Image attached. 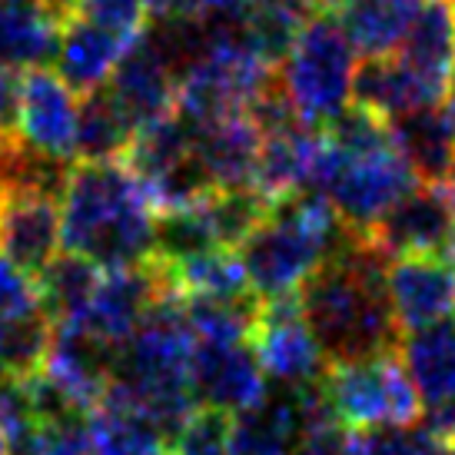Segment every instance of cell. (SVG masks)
Listing matches in <instances>:
<instances>
[{"instance_id": "12", "label": "cell", "mask_w": 455, "mask_h": 455, "mask_svg": "<svg viewBox=\"0 0 455 455\" xmlns=\"http://www.w3.org/2000/svg\"><path fill=\"white\" fill-rule=\"evenodd\" d=\"M114 359L116 346L100 339L80 319H70V323H57L53 326L51 353L44 359L40 372L51 376L90 416V409H97L107 399V392H110Z\"/></svg>"}, {"instance_id": "30", "label": "cell", "mask_w": 455, "mask_h": 455, "mask_svg": "<svg viewBox=\"0 0 455 455\" xmlns=\"http://www.w3.org/2000/svg\"><path fill=\"white\" fill-rule=\"evenodd\" d=\"M74 17H84L127 40H140L147 34V20L153 13L150 0H76Z\"/></svg>"}, {"instance_id": "3", "label": "cell", "mask_w": 455, "mask_h": 455, "mask_svg": "<svg viewBox=\"0 0 455 455\" xmlns=\"http://www.w3.org/2000/svg\"><path fill=\"white\" fill-rule=\"evenodd\" d=\"M64 250L110 273L156 250V210L127 164H74L60 200Z\"/></svg>"}, {"instance_id": "9", "label": "cell", "mask_w": 455, "mask_h": 455, "mask_svg": "<svg viewBox=\"0 0 455 455\" xmlns=\"http://www.w3.org/2000/svg\"><path fill=\"white\" fill-rule=\"evenodd\" d=\"M76 127L80 97L57 76V70L44 67L20 74L17 137L27 150L60 164H76Z\"/></svg>"}, {"instance_id": "15", "label": "cell", "mask_w": 455, "mask_h": 455, "mask_svg": "<svg viewBox=\"0 0 455 455\" xmlns=\"http://www.w3.org/2000/svg\"><path fill=\"white\" fill-rule=\"evenodd\" d=\"M455 236L452 203L443 187L422 183L392 210L366 240L395 259V256H439Z\"/></svg>"}, {"instance_id": "23", "label": "cell", "mask_w": 455, "mask_h": 455, "mask_svg": "<svg viewBox=\"0 0 455 455\" xmlns=\"http://www.w3.org/2000/svg\"><path fill=\"white\" fill-rule=\"evenodd\" d=\"M133 140H137V127L116 107L110 90L100 87L80 97L76 164H124Z\"/></svg>"}, {"instance_id": "6", "label": "cell", "mask_w": 455, "mask_h": 455, "mask_svg": "<svg viewBox=\"0 0 455 455\" xmlns=\"http://www.w3.org/2000/svg\"><path fill=\"white\" fill-rule=\"evenodd\" d=\"M319 386L336 422L342 429L349 426L355 432L409 429L422 405L409 379V369L395 353L329 363Z\"/></svg>"}, {"instance_id": "35", "label": "cell", "mask_w": 455, "mask_h": 455, "mask_svg": "<svg viewBox=\"0 0 455 455\" xmlns=\"http://www.w3.org/2000/svg\"><path fill=\"white\" fill-rule=\"evenodd\" d=\"M439 114H443L445 127L452 130V137H455V74H452L449 90H445V100H443V107H439Z\"/></svg>"}, {"instance_id": "13", "label": "cell", "mask_w": 455, "mask_h": 455, "mask_svg": "<svg viewBox=\"0 0 455 455\" xmlns=\"http://www.w3.org/2000/svg\"><path fill=\"white\" fill-rule=\"evenodd\" d=\"M107 90L116 100V107L127 114L130 124L137 127V133L150 124H160V120L177 114L180 76L160 53V47L150 40V34H143L124 53V60L114 70Z\"/></svg>"}, {"instance_id": "28", "label": "cell", "mask_w": 455, "mask_h": 455, "mask_svg": "<svg viewBox=\"0 0 455 455\" xmlns=\"http://www.w3.org/2000/svg\"><path fill=\"white\" fill-rule=\"evenodd\" d=\"M349 455H455V445L439 439L426 429H379V432H353Z\"/></svg>"}, {"instance_id": "7", "label": "cell", "mask_w": 455, "mask_h": 455, "mask_svg": "<svg viewBox=\"0 0 455 455\" xmlns=\"http://www.w3.org/2000/svg\"><path fill=\"white\" fill-rule=\"evenodd\" d=\"M266 379L279 389H309L326 376V353L306 323L296 299H276L263 306V316L250 336Z\"/></svg>"}, {"instance_id": "20", "label": "cell", "mask_w": 455, "mask_h": 455, "mask_svg": "<svg viewBox=\"0 0 455 455\" xmlns=\"http://www.w3.org/2000/svg\"><path fill=\"white\" fill-rule=\"evenodd\" d=\"M303 392L276 386L263 403L233 419V455H296L306 432Z\"/></svg>"}, {"instance_id": "14", "label": "cell", "mask_w": 455, "mask_h": 455, "mask_svg": "<svg viewBox=\"0 0 455 455\" xmlns=\"http://www.w3.org/2000/svg\"><path fill=\"white\" fill-rule=\"evenodd\" d=\"M386 286L403 332L429 329L452 319L455 269L443 256H395L386 266Z\"/></svg>"}, {"instance_id": "16", "label": "cell", "mask_w": 455, "mask_h": 455, "mask_svg": "<svg viewBox=\"0 0 455 455\" xmlns=\"http://www.w3.org/2000/svg\"><path fill=\"white\" fill-rule=\"evenodd\" d=\"M395 60L439 110L455 74V0H426Z\"/></svg>"}, {"instance_id": "1", "label": "cell", "mask_w": 455, "mask_h": 455, "mask_svg": "<svg viewBox=\"0 0 455 455\" xmlns=\"http://www.w3.org/2000/svg\"><path fill=\"white\" fill-rule=\"evenodd\" d=\"M389 256L363 236H349L299 292V309L329 363L392 353L399 323L386 286Z\"/></svg>"}, {"instance_id": "21", "label": "cell", "mask_w": 455, "mask_h": 455, "mask_svg": "<svg viewBox=\"0 0 455 455\" xmlns=\"http://www.w3.org/2000/svg\"><path fill=\"white\" fill-rule=\"evenodd\" d=\"M403 363L429 416L455 409V319L405 332Z\"/></svg>"}, {"instance_id": "27", "label": "cell", "mask_w": 455, "mask_h": 455, "mask_svg": "<svg viewBox=\"0 0 455 455\" xmlns=\"http://www.w3.org/2000/svg\"><path fill=\"white\" fill-rule=\"evenodd\" d=\"M392 133L399 140L403 153L409 156L412 170L422 183L443 187L455 166V137L445 127L439 110H422V114L403 116L392 124Z\"/></svg>"}, {"instance_id": "17", "label": "cell", "mask_w": 455, "mask_h": 455, "mask_svg": "<svg viewBox=\"0 0 455 455\" xmlns=\"http://www.w3.org/2000/svg\"><path fill=\"white\" fill-rule=\"evenodd\" d=\"M193 147L213 190H253L263 130L250 114H229L193 127Z\"/></svg>"}, {"instance_id": "26", "label": "cell", "mask_w": 455, "mask_h": 455, "mask_svg": "<svg viewBox=\"0 0 455 455\" xmlns=\"http://www.w3.org/2000/svg\"><path fill=\"white\" fill-rule=\"evenodd\" d=\"M103 269L84 259L76 253H60L44 273L37 276L40 286V309L57 323H70V319L87 316L93 292L100 286Z\"/></svg>"}, {"instance_id": "5", "label": "cell", "mask_w": 455, "mask_h": 455, "mask_svg": "<svg viewBox=\"0 0 455 455\" xmlns=\"http://www.w3.org/2000/svg\"><path fill=\"white\" fill-rule=\"evenodd\" d=\"M355 57L359 53L353 40L346 37V30L332 13L316 11L306 20L276 76L279 90L286 93V100L306 127H332L353 107L355 70H359Z\"/></svg>"}, {"instance_id": "31", "label": "cell", "mask_w": 455, "mask_h": 455, "mask_svg": "<svg viewBox=\"0 0 455 455\" xmlns=\"http://www.w3.org/2000/svg\"><path fill=\"white\" fill-rule=\"evenodd\" d=\"M37 309H40L37 279L0 253V323L4 319L27 316V313H37Z\"/></svg>"}, {"instance_id": "11", "label": "cell", "mask_w": 455, "mask_h": 455, "mask_svg": "<svg viewBox=\"0 0 455 455\" xmlns=\"http://www.w3.org/2000/svg\"><path fill=\"white\" fill-rule=\"evenodd\" d=\"M166 296H173V283H170L166 266L153 256L147 263L103 273L100 286L93 292V303L80 323L110 346H120L137 332L153 306Z\"/></svg>"}, {"instance_id": "8", "label": "cell", "mask_w": 455, "mask_h": 455, "mask_svg": "<svg viewBox=\"0 0 455 455\" xmlns=\"http://www.w3.org/2000/svg\"><path fill=\"white\" fill-rule=\"evenodd\" d=\"M64 216L60 196L30 183L4 180L0 196V253L37 279L60 256Z\"/></svg>"}, {"instance_id": "39", "label": "cell", "mask_w": 455, "mask_h": 455, "mask_svg": "<svg viewBox=\"0 0 455 455\" xmlns=\"http://www.w3.org/2000/svg\"><path fill=\"white\" fill-rule=\"evenodd\" d=\"M0 455H13V449H11V443H7V435L0 432Z\"/></svg>"}, {"instance_id": "34", "label": "cell", "mask_w": 455, "mask_h": 455, "mask_svg": "<svg viewBox=\"0 0 455 455\" xmlns=\"http://www.w3.org/2000/svg\"><path fill=\"white\" fill-rule=\"evenodd\" d=\"M150 13L156 20H180L196 13V0H150Z\"/></svg>"}, {"instance_id": "40", "label": "cell", "mask_w": 455, "mask_h": 455, "mask_svg": "<svg viewBox=\"0 0 455 455\" xmlns=\"http://www.w3.org/2000/svg\"><path fill=\"white\" fill-rule=\"evenodd\" d=\"M13 455H40V452L34 449V445H30V449H24V452H13Z\"/></svg>"}, {"instance_id": "22", "label": "cell", "mask_w": 455, "mask_h": 455, "mask_svg": "<svg viewBox=\"0 0 455 455\" xmlns=\"http://www.w3.org/2000/svg\"><path fill=\"white\" fill-rule=\"evenodd\" d=\"M422 7L426 0H342L332 17L353 40L355 53L379 60L403 47Z\"/></svg>"}, {"instance_id": "25", "label": "cell", "mask_w": 455, "mask_h": 455, "mask_svg": "<svg viewBox=\"0 0 455 455\" xmlns=\"http://www.w3.org/2000/svg\"><path fill=\"white\" fill-rule=\"evenodd\" d=\"M164 266L170 273L173 292L183 299H190V296H200V299H246V296H256L236 250H213V253L193 256L187 263Z\"/></svg>"}, {"instance_id": "2", "label": "cell", "mask_w": 455, "mask_h": 455, "mask_svg": "<svg viewBox=\"0 0 455 455\" xmlns=\"http://www.w3.org/2000/svg\"><path fill=\"white\" fill-rule=\"evenodd\" d=\"M419 187L422 180L399 147L392 124L353 103L332 127H326V143L309 190L332 203L353 236L366 240Z\"/></svg>"}, {"instance_id": "38", "label": "cell", "mask_w": 455, "mask_h": 455, "mask_svg": "<svg viewBox=\"0 0 455 455\" xmlns=\"http://www.w3.org/2000/svg\"><path fill=\"white\" fill-rule=\"evenodd\" d=\"M316 4V11H323V13H332L336 7H339L342 0H313Z\"/></svg>"}, {"instance_id": "18", "label": "cell", "mask_w": 455, "mask_h": 455, "mask_svg": "<svg viewBox=\"0 0 455 455\" xmlns=\"http://www.w3.org/2000/svg\"><path fill=\"white\" fill-rule=\"evenodd\" d=\"M64 24L40 0H0V64L13 74L44 70L57 60Z\"/></svg>"}, {"instance_id": "19", "label": "cell", "mask_w": 455, "mask_h": 455, "mask_svg": "<svg viewBox=\"0 0 455 455\" xmlns=\"http://www.w3.org/2000/svg\"><path fill=\"white\" fill-rule=\"evenodd\" d=\"M137 40H127L120 34H110L103 27L90 24L84 17H67L64 37H60V51H57V76L76 97H87L103 84H110L114 70L120 67L124 53L133 47Z\"/></svg>"}, {"instance_id": "10", "label": "cell", "mask_w": 455, "mask_h": 455, "mask_svg": "<svg viewBox=\"0 0 455 455\" xmlns=\"http://www.w3.org/2000/svg\"><path fill=\"white\" fill-rule=\"evenodd\" d=\"M190 382L200 409H216L233 419L259 405L269 392V379L250 342L196 339L190 359Z\"/></svg>"}, {"instance_id": "24", "label": "cell", "mask_w": 455, "mask_h": 455, "mask_svg": "<svg viewBox=\"0 0 455 455\" xmlns=\"http://www.w3.org/2000/svg\"><path fill=\"white\" fill-rule=\"evenodd\" d=\"M90 445L97 455H170V443L133 405L107 395L87 416Z\"/></svg>"}, {"instance_id": "36", "label": "cell", "mask_w": 455, "mask_h": 455, "mask_svg": "<svg viewBox=\"0 0 455 455\" xmlns=\"http://www.w3.org/2000/svg\"><path fill=\"white\" fill-rule=\"evenodd\" d=\"M40 4H47L53 13H60V17H74V11H76V0H40Z\"/></svg>"}, {"instance_id": "29", "label": "cell", "mask_w": 455, "mask_h": 455, "mask_svg": "<svg viewBox=\"0 0 455 455\" xmlns=\"http://www.w3.org/2000/svg\"><path fill=\"white\" fill-rule=\"evenodd\" d=\"M170 455H233V416L196 409V416L170 443Z\"/></svg>"}, {"instance_id": "4", "label": "cell", "mask_w": 455, "mask_h": 455, "mask_svg": "<svg viewBox=\"0 0 455 455\" xmlns=\"http://www.w3.org/2000/svg\"><path fill=\"white\" fill-rule=\"evenodd\" d=\"M353 233L323 193L306 190L273 206L259 227L246 236L240 259L253 292L263 303L296 299L319 266Z\"/></svg>"}, {"instance_id": "37", "label": "cell", "mask_w": 455, "mask_h": 455, "mask_svg": "<svg viewBox=\"0 0 455 455\" xmlns=\"http://www.w3.org/2000/svg\"><path fill=\"white\" fill-rule=\"evenodd\" d=\"M443 190H445V196H449V203H452V213H455V166H452V173H449V180L443 183Z\"/></svg>"}, {"instance_id": "33", "label": "cell", "mask_w": 455, "mask_h": 455, "mask_svg": "<svg viewBox=\"0 0 455 455\" xmlns=\"http://www.w3.org/2000/svg\"><path fill=\"white\" fill-rule=\"evenodd\" d=\"M17 103H20V74L0 64V140L17 137Z\"/></svg>"}, {"instance_id": "32", "label": "cell", "mask_w": 455, "mask_h": 455, "mask_svg": "<svg viewBox=\"0 0 455 455\" xmlns=\"http://www.w3.org/2000/svg\"><path fill=\"white\" fill-rule=\"evenodd\" d=\"M256 0H196V20L200 24H246Z\"/></svg>"}]
</instances>
